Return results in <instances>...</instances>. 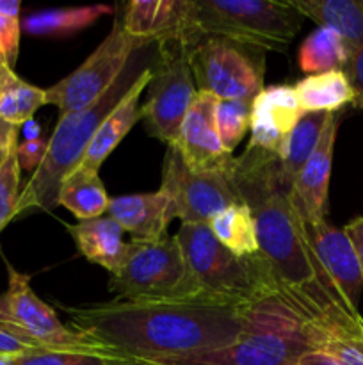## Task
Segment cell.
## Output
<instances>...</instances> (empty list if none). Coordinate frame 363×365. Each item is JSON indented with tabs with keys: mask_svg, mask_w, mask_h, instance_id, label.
Here are the masks:
<instances>
[{
	"mask_svg": "<svg viewBox=\"0 0 363 365\" xmlns=\"http://www.w3.org/2000/svg\"><path fill=\"white\" fill-rule=\"evenodd\" d=\"M238 202L255 217L258 253L276 285L278 299L310 327L330 335H363V317L338 292L313 255L292 187L280 159L248 145L226 168Z\"/></svg>",
	"mask_w": 363,
	"mask_h": 365,
	"instance_id": "cell-1",
	"label": "cell"
},
{
	"mask_svg": "<svg viewBox=\"0 0 363 365\" xmlns=\"http://www.w3.org/2000/svg\"><path fill=\"white\" fill-rule=\"evenodd\" d=\"M68 327L112 351L169 365L230 346L253 319V307L209 298L112 302L64 307Z\"/></svg>",
	"mask_w": 363,
	"mask_h": 365,
	"instance_id": "cell-2",
	"label": "cell"
},
{
	"mask_svg": "<svg viewBox=\"0 0 363 365\" xmlns=\"http://www.w3.org/2000/svg\"><path fill=\"white\" fill-rule=\"evenodd\" d=\"M153 45L155 43H149L144 48L137 50L116 82L95 103L85 109L60 114L56 130L48 139L45 159L21 189L16 217L25 216L32 210L52 212L59 205L60 184L75 168L80 166L84 153L88 152L102 121L125 98L142 71L153 63V59H146L152 56L149 50H153Z\"/></svg>",
	"mask_w": 363,
	"mask_h": 365,
	"instance_id": "cell-3",
	"label": "cell"
},
{
	"mask_svg": "<svg viewBox=\"0 0 363 365\" xmlns=\"http://www.w3.org/2000/svg\"><path fill=\"white\" fill-rule=\"evenodd\" d=\"M174 239L203 298L235 307H253L278 299L276 285L260 253L233 255L210 230L209 223L182 225Z\"/></svg>",
	"mask_w": 363,
	"mask_h": 365,
	"instance_id": "cell-4",
	"label": "cell"
},
{
	"mask_svg": "<svg viewBox=\"0 0 363 365\" xmlns=\"http://www.w3.org/2000/svg\"><path fill=\"white\" fill-rule=\"evenodd\" d=\"M310 349V324L273 298L255 305L251 323L230 346L169 365H295Z\"/></svg>",
	"mask_w": 363,
	"mask_h": 365,
	"instance_id": "cell-5",
	"label": "cell"
},
{
	"mask_svg": "<svg viewBox=\"0 0 363 365\" xmlns=\"http://www.w3.org/2000/svg\"><path fill=\"white\" fill-rule=\"evenodd\" d=\"M199 36H223L262 50L285 52L302 27L290 0H192Z\"/></svg>",
	"mask_w": 363,
	"mask_h": 365,
	"instance_id": "cell-6",
	"label": "cell"
},
{
	"mask_svg": "<svg viewBox=\"0 0 363 365\" xmlns=\"http://www.w3.org/2000/svg\"><path fill=\"white\" fill-rule=\"evenodd\" d=\"M109 291L121 302H162L203 298L174 235L127 242V253Z\"/></svg>",
	"mask_w": 363,
	"mask_h": 365,
	"instance_id": "cell-7",
	"label": "cell"
},
{
	"mask_svg": "<svg viewBox=\"0 0 363 365\" xmlns=\"http://www.w3.org/2000/svg\"><path fill=\"white\" fill-rule=\"evenodd\" d=\"M196 89L217 100L253 102L263 91L265 50L223 36H199L184 48Z\"/></svg>",
	"mask_w": 363,
	"mask_h": 365,
	"instance_id": "cell-8",
	"label": "cell"
},
{
	"mask_svg": "<svg viewBox=\"0 0 363 365\" xmlns=\"http://www.w3.org/2000/svg\"><path fill=\"white\" fill-rule=\"evenodd\" d=\"M0 319L32 348L48 351H112L64 324L56 310L32 291L31 277L9 264L7 289L0 294Z\"/></svg>",
	"mask_w": 363,
	"mask_h": 365,
	"instance_id": "cell-9",
	"label": "cell"
},
{
	"mask_svg": "<svg viewBox=\"0 0 363 365\" xmlns=\"http://www.w3.org/2000/svg\"><path fill=\"white\" fill-rule=\"evenodd\" d=\"M149 41L137 39L125 31L117 16L110 34L98 48L68 77L45 89L46 103L56 106L60 114L80 110L95 103L116 82L130 57L144 48Z\"/></svg>",
	"mask_w": 363,
	"mask_h": 365,
	"instance_id": "cell-10",
	"label": "cell"
},
{
	"mask_svg": "<svg viewBox=\"0 0 363 365\" xmlns=\"http://www.w3.org/2000/svg\"><path fill=\"white\" fill-rule=\"evenodd\" d=\"M146 89L148 96L141 106L146 130L167 146L177 145L182 121L198 93L187 53L182 46H157Z\"/></svg>",
	"mask_w": 363,
	"mask_h": 365,
	"instance_id": "cell-11",
	"label": "cell"
},
{
	"mask_svg": "<svg viewBox=\"0 0 363 365\" xmlns=\"http://www.w3.org/2000/svg\"><path fill=\"white\" fill-rule=\"evenodd\" d=\"M160 189L169 196L182 225L210 223L221 210L238 203L226 170H191L174 146H167L164 155Z\"/></svg>",
	"mask_w": 363,
	"mask_h": 365,
	"instance_id": "cell-12",
	"label": "cell"
},
{
	"mask_svg": "<svg viewBox=\"0 0 363 365\" xmlns=\"http://www.w3.org/2000/svg\"><path fill=\"white\" fill-rule=\"evenodd\" d=\"M125 31L157 46L187 48L199 38L192 0H134L121 13Z\"/></svg>",
	"mask_w": 363,
	"mask_h": 365,
	"instance_id": "cell-13",
	"label": "cell"
},
{
	"mask_svg": "<svg viewBox=\"0 0 363 365\" xmlns=\"http://www.w3.org/2000/svg\"><path fill=\"white\" fill-rule=\"evenodd\" d=\"M219 100L206 91L196 93L180 127L177 145L184 163L194 171L226 170L233 157L224 152L216 125Z\"/></svg>",
	"mask_w": 363,
	"mask_h": 365,
	"instance_id": "cell-14",
	"label": "cell"
},
{
	"mask_svg": "<svg viewBox=\"0 0 363 365\" xmlns=\"http://www.w3.org/2000/svg\"><path fill=\"white\" fill-rule=\"evenodd\" d=\"M302 217V216H301ZM306 239L327 278L333 282L345 302L358 309L363 291V277L358 255L344 228H337L327 220L310 221L302 217Z\"/></svg>",
	"mask_w": 363,
	"mask_h": 365,
	"instance_id": "cell-15",
	"label": "cell"
},
{
	"mask_svg": "<svg viewBox=\"0 0 363 365\" xmlns=\"http://www.w3.org/2000/svg\"><path fill=\"white\" fill-rule=\"evenodd\" d=\"M301 106L292 86H270L253 100L249 145L280 159L288 138L302 116Z\"/></svg>",
	"mask_w": 363,
	"mask_h": 365,
	"instance_id": "cell-16",
	"label": "cell"
},
{
	"mask_svg": "<svg viewBox=\"0 0 363 365\" xmlns=\"http://www.w3.org/2000/svg\"><path fill=\"white\" fill-rule=\"evenodd\" d=\"M338 125H340V116H338V113H331L315 150L306 160L302 170L299 171L298 178L292 185L294 203L305 220H326L331 166H333Z\"/></svg>",
	"mask_w": 363,
	"mask_h": 365,
	"instance_id": "cell-17",
	"label": "cell"
},
{
	"mask_svg": "<svg viewBox=\"0 0 363 365\" xmlns=\"http://www.w3.org/2000/svg\"><path fill=\"white\" fill-rule=\"evenodd\" d=\"M107 214L135 241L162 239L167 235V227L174 220L173 203L162 189L110 198Z\"/></svg>",
	"mask_w": 363,
	"mask_h": 365,
	"instance_id": "cell-18",
	"label": "cell"
},
{
	"mask_svg": "<svg viewBox=\"0 0 363 365\" xmlns=\"http://www.w3.org/2000/svg\"><path fill=\"white\" fill-rule=\"evenodd\" d=\"M149 77H152V64L142 71L137 82L132 86V89L125 95V98L114 107L112 113L102 121L95 138H93L91 145H89L88 152L84 153V159L80 163L82 168L98 173V170L105 163L107 157L114 152V148L132 130V127L141 120L142 116L139 100H141L142 91L148 88Z\"/></svg>",
	"mask_w": 363,
	"mask_h": 365,
	"instance_id": "cell-19",
	"label": "cell"
},
{
	"mask_svg": "<svg viewBox=\"0 0 363 365\" xmlns=\"http://www.w3.org/2000/svg\"><path fill=\"white\" fill-rule=\"evenodd\" d=\"M71 239L78 252L93 264L105 267L110 274L120 271L127 253V242L123 241L125 230L110 216L96 220L78 221L68 227Z\"/></svg>",
	"mask_w": 363,
	"mask_h": 365,
	"instance_id": "cell-20",
	"label": "cell"
},
{
	"mask_svg": "<svg viewBox=\"0 0 363 365\" xmlns=\"http://www.w3.org/2000/svg\"><path fill=\"white\" fill-rule=\"evenodd\" d=\"M290 4L319 29L337 32L349 57L363 45V0H290Z\"/></svg>",
	"mask_w": 363,
	"mask_h": 365,
	"instance_id": "cell-21",
	"label": "cell"
},
{
	"mask_svg": "<svg viewBox=\"0 0 363 365\" xmlns=\"http://www.w3.org/2000/svg\"><path fill=\"white\" fill-rule=\"evenodd\" d=\"M109 203L110 198L96 171L78 166L60 184L59 205L70 210L78 221L102 217Z\"/></svg>",
	"mask_w": 363,
	"mask_h": 365,
	"instance_id": "cell-22",
	"label": "cell"
},
{
	"mask_svg": "<svg viewBox=\"0 0 363 365\" xmlns=\"http://www.w3.org/2000/svg\"><path fill=\"white\" fill-rule=\"evenodd\" d=\"M295 96L302 113H338L352 103L354 93L344 71H326L306 75L294 86Z\"/></svg>",
	"mask_w": 363,
	"mask_h": 365,
	"instance_id": "cell-23",
	"label": "cell"
},
{
	"mask_svg": "<svg viewBox=\"0 0 363 365\" xmlns=\"http://www.w3.org/2000/svg\"><path fill=\"white\" fill-rule=\"evenodd\" d=\"M209 227L217 241L233 255L246 259L258 253L255 217L246 203L238 202L221 210L210 220Z\"/></svg>",
	"mask_w": 363,
	"mask_h": 365,
	"instance_id": "cell-24",
	"label": "cell"
},
{
	"mask_svg": "<svg viewBox=\"0 0 363 365\" xmlns=\"http://www.w3.org/2000/svg\"><path fill=\"white\" fill-rule=\"evenodd\" d=\"M45 103V89L28 84L13 68L0 64V120L20 127L34 120L36 110Z\"/></svg>",
	"mask_w": 363,
	"mask_h": 365,
	"instance_id": "cell-25",
	"label": "cell"
},
{
	"mask_svg": "<svg viewBox=\"0 0 363 365\" xmlns=\"http://www.w3.org/2000/svg\"><path fill=\"white\" fill-rule=\"evenodd\" d=\"M112 13L110 6L63 7L32 13L21 21V31L32 36H68L84 31L98 18Z\"/></svg>",
	"mask_w": 363,
	"mask_h": 365,
	"instance_id": "cell-26",
	"label": "cell"
},
{
	"mask_svg": "<svg viewBox=\"0 0 363 365\" xmlns=\"http://www.w3.org/2000/svg\"><path fill=\"white\" fill-rule=\"evenodd\" d=\"M331 113H306L302 114L299 123L292 130L288 138L287 146H285L283 155L280 157V175L281 180L292 187L298 178L299 171L310 159V155L315 150L320 135H322L326 121Z\"/></svg>",
	"mask_w": 363,
	"mask_h": 365,
	"instance_id": "cell-27",
	"label": "cell"
},
{
	"mask_svg": "<svg viewBox=\"0 0 363 365\" xmlns=\"http://www.w3.org/2000/svg\"><path fill=\"white\" fill-rule=\"evenodd\" d=\"M347 61L349 52L344 41L330 29H317L299 48V66L308 75L344 71Z\"/></svg>",
	"mask_w": 363,
	"mask_h": 365,
	"instance_id": "cell-28",
	"label": "cell"
},
{
	"mask_svg": "<svg viewBox=\"0 0 363 365\" xmlns=\"http://www.w3.org/2000/svg\"><path fill=\"white\" fill-rule=\"evenodd\" d=\"M13 365H157L117 351H48L36 349L14 356Z\"/></svg>",
	"mask_w": 363,
	"mask_h": 365,
	"instance_id": "cell-29",
	"label": "cell"
},
{
	"mask_svg": "<svg viewBox=\"0 0 363 365\" xmlns=\"http://www.w3.org/2000/svg\"><path fill=\"white\" fill-rule=\"evenodd\" d=\"M253 102L246 100H219L216 107V125L224 152H233L249 130Z\"/></svg>",
	"mask_w": 363,
	"mask_h": 365,
	"instance_id": "cell-30",
	"label": "cell"
},
{
	"mask_svg": "<svg viewBox=\"0 0 363 365\" xmlns=\"http://www.w3.org/2000/svg\"><path fill=\"white\" fill-rule=\"evenodd\" d=\"M20 164L16 150L0 171V232L16 217V205L20 200Z\"/></svg>",
	"mask_w": 363,
	"mask_h": 365,
	"instance_id": "cell-31",
	"label": "cell"
},
{
	"mask_svg": "<svg viewBox=\"0 0 363 365\" xmlns=\"http://www.w3.org/2000/svg\"><path fill=\"white\" fill-rule=\"evenodd\" d=\"M20 18L0 14V64L14 68L20 53Z\"/></svg>",
	"mask_w": 363,
	"mask_h": 365,
	"instance_id": "cell-32",
	"label": "cell"
},
{
	"mask_svg": "<svg viewBox=\"0 0 363 365\" xmlns=\"http://www.w3.org/2000/svg\"><path fill=\"white\" fill-rule=\"evenodd\" d=\"M46 150H48V141L43 138L32 139V141L25 139L23 143H20L16 146V159L18 164H20V170L34 173L39 164L43 163V159H45Z\"/></svg>",
	"mask_w": 363,
	"mask_h": 365,
	"instance_id": "cell-33",
	"label": "cell"
},
{
	"mask_svg": "<svg viewBox=\"0 0 363 365\" xmlns=\"http://www.w3.org/2000/svg\"><path fill=\"white\" fill-rule=\"evenodd\" d=\"M344 73L347 77L349 84H351L352 93H354L352 106L363 109V45L349 57Z\"/></svg>",
	"mask_w": 363,
	"mask_h": 365,
	"instance_id": "cell-34",
	"label": "cell"
},
{
	"mask_svg": "<svg viewBox=\"0 0 363 365\" xmlns=\"http://www.w3.org/2000/svg\"><path fill=\"white\" fill-rule=\"evenodd\" d=\"M38 348H32L31 344L23 341L6 321L0 319V356H20L25 353L36 351Z\"/></svg>",
	"mask_w": 363,
	"mask_h": 365,
	"instance_id": "cell-35",
	"label": "cell"
},
{
	"mask_svg": "<svg viewBox=\"0 0 363 365\" xmlns=\"http://www.w3.org/2000/svg\"><path fill=\"white\" fill-rule=\"evenodd\" d=\"M18 146V127L0 120V171Z\"/></svg>",
	"mask_w": 363,
	"mask_h": 365,
	"instance_id": "cell-36",
	"label": "cell"
},
{
	"mask_svg": "<svg viewBox=\"0 0 363 365\" xmlns=\"http://www.w3.org/2000/svg\"><path fill=\"white\" fill-rule=\"evenodd\" d=\"M344 230L345 234H347V237L351 239L352 246H354L356 255H358L359 269H362V277H363V216L354 217L351 223L345 225Z\"/></svg>",
	"mask_w": 363,
	"mask_h": 365,
	"instance_id": "cell-37",
	"label": "cell"
},
{
	"mask_svg": "<svg viewBox=\"0 0 363 365\" xmlns=\"http://www.w3.org/2000/svg\"><path fill=\"white\" fill-rule=\"evenodd\" d=\"M295 365H340L331 355L320 349H310V351L302 353L299 356L298 364Z\"/></svg>",
	"mask_w": 363,
	"mask_h": 365,
	"instance_id": "cell-38",
	"label": "cell"
},
{
	"mask_svg": "<svg viewBox=\"0 0 363 365\" xmlns=\"http://www.w3.org/2000/svg\"><path fill=\"white\" fill-rule=\"evenodd\" d=\"M21 4L18 0H0V14L20 18Z\"/></svg>",
	"mask_w": 363,
	"mask_h": 365,
	"instance_id": "cell-39",
	"label": "cell"
},
{
	"mask_svg": "<svg viewBox=\"0 0 363 365\" xmlns=\"http://www.w3.org/2000/svg\"><path fill=\"white\" fill-rule=\"evenodd\" d=\"M23 134L27 141H32V139H39V125L36 123L34 120H28L27 123L23 125Z\"/></svg>",
	"mask_w": 363,
	"mask_h": 365,
	"instance_id": "cell-40",
	"label": "cell"
},
{
	"mask_svg": "<svg viewBox=\"0 0 363 365\" xmlns=\"http://www.w3.org/2000/svg\"><path fill=\"white\" fill-rule=\"evenodd\" d=\"M0 365H13V359L11 356H0Z\"/></svg>",
	"mask_w": 363,
	"mask_h": 365,
	"instance_id": "cell-41",
	"label": "cell"
}]
</instances>
